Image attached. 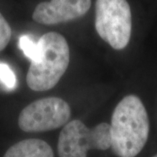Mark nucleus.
I'll return each mask as SVG.
<instances>
[{
  "instance_id": "obj_1",
  "label": "nucleus",
  "mask_w": 157,
  "mask_h": 157,
  "mask_svg": "<svg viewBox=\"0 0 157 157\" xmlns=\"http://www.w3.org/2000/svg\"><path fill=\"white\" fill-rule=\"evenodd\" d=\"M148 113L137 96H125L113 110L110 124L111 148L117 157H135L148 138Z\"/></svg>"
},
{
  "instance_id": "obj_2",
  "label": "nucleus",
  "mask_w": 157,
  "mask_h": 157,
  "mask_svg": "<svg viewBox=\"0 0 157 157\" xmlns=\"http://www.w3.org/2000/svg\"><path fill=\"white\" fill-rule=\"evenodd\" d=\"M41 56L31 62L26 76L29 87L34 91L53 88L66 71L70 62V50L66 39L57 32H49L39 39Z\"/></svg>"
},
{
  "instance_id": "obj_3",
  "label": "nucleus",
  "mask_w": 157,
  "mask_h": 157,
  "mask_svg": "<svg viewBox=\"0 0 157 157\" xmlns=\"http://www.w3.org/2000/svg\"><path fill=\"white\" fill-rule=\"evenodd\" d=\"M95 26L111 48H126L132 31V14L127 0H96Z\"/></svg>"
},
{
  "instance_id": "obj_4",
  "label": "nucleus",
  "mask_w": 157,
  "mask_h": 157,
  "mask_svg": "<svg viewBox=\"0 0 157 157\" xmlns=\"http://www.w3.org/2000/svg\"><path fill=\"white\" fill-rule=\"evenodd\" d=\"M111 148L110 124L100 123L89 128L82 121L67 122L60 131L58 142L59 157H87L89 150Z\"/></svg>"
},
{
  "instance_id": "obj_5",
  "label": "nucleus",
  "mask_w": 157,
  "mask_h": 157,
  "mask_svg": "<svg viewBox=\"0 0 157 157\" xmlns=\"http://www.w3.org/2000/svg\"><path fill=\"white\" fill-rule=\"evenodd\" d=\"M71 117V108L62 98L48 97L36 100L20 113L18 126L25 132H42L63 126Z\"/></svg>"
},
{
  "instance_id": "obj_6",
  "label": "nucleus",
  "mask_w": 157,
  "mask_h": 157,
  "mask_svg": "<svg viewBox=\"0 0 157 157\" xmlns=\"http://www.w3.org/2000/svg\"><path fill=\"white\" fill-rule=\"evenodd\" d=\"M91 0H51L39 3L32 18L44 25H55L83 16L91 6Z\"/></svg>"
},
{
  "instance_id": "obj_7",
  "label": "nucleus",
  "mask_w": 157,
  "mask_h": 157,
  "mask_svg": "<svg viewBox=\"0 0 157 157\" xmlns=\"http://www.w3.org/2000/svg\"><path fill=\"white\" fill-rule=\"evenodd\" d=\"M3 157H54L50 145L40 139H26L12 146Z\"/></svg>"
},
{
  "instance_id": "obj_8",
  "label": "nucleus",
  "mask_w": 157,
  "mask_h": 157,
  "mask_svg": "<svg viewBox=\"0 0 157 157\" xmlns=\"http://www.w3.org/2000/svg\"><path fill=\"white\" fill-rule=\"evenodd\" d=\"M18 47L31 62H36L41 56V49L38 42L35 43L27 35H23L19 39Z\"/></svg>"
},
{
  "instance_id": "obj_9",
  "label": "nucleus",
  "mask_w": 157,
  "mask_h": 157,
  "mask_svg": "<svg viewBox=\"0 0 157 157\" xmlns=\"http://www.w3.org/2000/svg\"><path fill=\"white\" fill-rule=\"evenodd\" d=\"M0 82L9 90H13L17 84L16 76L13 71L3 62H0Z\"/></svg>"
},
{
  "instance_id": "obj_10",
  "label": "nucleus",
  "mask_w": 157,
  "mask_h": 157,
  "mask_svg": "<svg viewBox=\"0 0 157 157\" xmlns=\"http://www.w3.org/2000/svg\"><path fill=\"white\" fill-rule=\"evenodd\" d=\"M12 36V29L5 17L0 13V51L8 44Z\"/></svg>"
},
{
  "instance_id": "obj_11",
  "label": "nucleus",
  "mask_w": 157,
  "mask_h": 157,
  "mask_svg": "<svg viewBox=\"0 0 157 157\" xmlns=\"http://www.w3.org/2000/svg\"><path fill=\"white\" fill-rule=\"evenodd\" d=\"M152 157H157V154H156V155H154V156H152Z\"/></svg>"
}]
</instances>
